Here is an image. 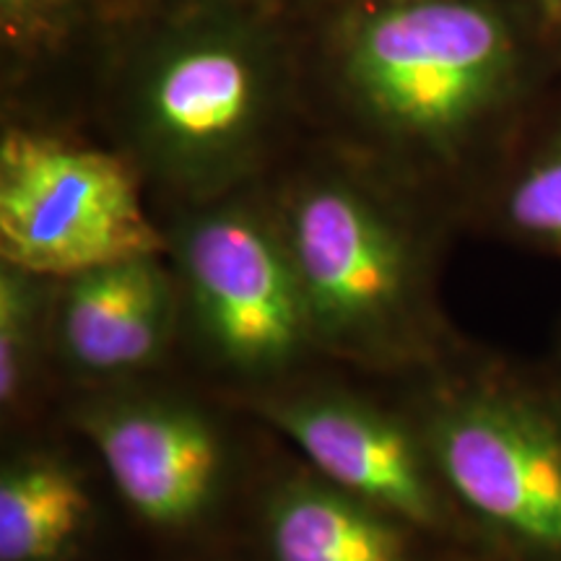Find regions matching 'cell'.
<instances>
[{"label": "cell", "mask_w": 561, "mask_h": 561, "mask_svg": "<svg viewBox=\"0 0 561 561\" xmlns=\"http://www.w3.org/2000/svg\"><path fill=\"white\" fill-rule=\"evenodd\" d=\"M32 273L3 265L0 276V401L13 405L26 382L37 339L39 294Z\"/></svg>", "instance_id": "12"}, {"label": "cell", "mask_w": 561, "mask_h": 561, "mask_svg": "<svg viewBox=\"0 0 561 561\" xmlns=\"http://www.w3.org/2000/svg\"><path fill=\"white\" fill-rule=\"evenodd\" d=\"M268 419L333 486L409 523L439 520L430 453L385 413L348 398L305 396L273 403Z\"/></svg>", "instance_id": "8"}, {"label": "cell", "mask_w": 561, "mask_h": 561, "mask_svg": "<svg viewBox=\"0 0 561 561\" xmlns=\"http://www.w3.org/2000/svg\"><path fill=\"white\" fill-rule=\"evenodd\" d=\"M172 307L157 255L76 273L60 299L62 351L89 371L140 369L164 351Z\"/></svg>", "instance_id": "9"}, {"label": "cell", "mask_w": 561, "mask_h": 561, "mask_svg": "<svg viewBox=\"0 0 561 561\" xmlns=\"http://www.w3.org/2000/svg\"><path fill=\"white\" fill-rule=\"evenodd\" d=\"M268 110L255 47L198 32L167 47L138 94V130L174 180L203 187L240 170Z\"/></svg>", "instance_id": "6"}, {"label": "cell", "mask_w": 561, "mask_h": 561, "mask_svg": "<svg viewBox=\"0 0 561 561\" xmlns=\"http://www.w3.org/2000/svg\"><path fill=\"white\" fill-rule=\"evenodd\" d=\"M284 242L318 339L356 354L403 346L416 322V263L377 203L322 182L294 201Z\"/></svg>", "instance_id": "4"}, {"label": "cell", "mask_w": 561, "mask_h": 561, "mask_svg": "<svg viewBox=\"0 0 561 561\" xmlns=\"http://www.w3.org/2000/svg\"><path fill=\"white\" fill-rule=\"evenodd\" d=\"M180 261L203 339L229 367L276 371L314 339L289 248L252 216H198Z\"/></svg>", "instance_id": "5"}, {"label": "cell", "mask_w": 561, "mask_h": 561, "mask_svg": "<svg viewBox=\"0 0 561 561\" xmlns=\"http://www.w3.org/2000/svg\"><path fill=\"white\" fill-rule=\"evenodd\" d=\"M510 39L494 13L455 0H419L375 13L356 32L348 76L385 128L450 146L500 96Z\"/></svg>", "instance_id": "1"}, {"label": "cell", "mask_w": 561, "mask_h": 561, "mask_svg": "<svg viewBox=\"0 0 561 561\" xmlns=\"http://www.w3.org/2000/svg\"><path fill=\"white\" fill-rule=\"evenodd\" d=\"M55 3H60V0H0V9H3L5 19H16V16H26V13L45 11Z\"/></svg>", "instance_id": "14"}, {"label": "cell", "mask_w": 561, "mask_h": 561, "mask_svg": "<svg viewBox=\"0 0 561 561\" xmlns=\"http://www.w3.org/2000/svg\"><path fill=\"white\" fill-rule=\"evenodd\" d=\"M434 473L476 520L536 561H561V405L510 382L442 398L426 432Z\"/></svg>", "instance_id": "3"}, {"label": "cell", "mask_w": 561, "mask_h": 561, "mask_svg": "<svg viewBox=\"0 0 561 561\" xmlns=\"http://www.w3.org/2000/svg\"><path fill=\"white\" fill-rule=\"evenodd\" d=\"M504 214L525 240L561 252V140L515 180Z\"/></svg>", "instance_id": "13"}, {"label": "cell", "mask_w": 561, "mask_h": 561, "mask_svg": "<svg viewBox=\"0 0 561 561\" xmlns=\"http://www.w3.org/2000/svg\"><path fill=\"white\" fill-rule=\"evenodd\" d=\"M164 242L133 174L112 153L39 133L0 144V255L32 276H62L159 255Z\"/></svg>", "instance_id": "2"}, {"label": "cell", "mask_w": 561, "mask_h": 561, "mask_svg": "<svg viewBox=\"0 0 561 561\" xmlns=\"http://www.w3.org/2000/svg\"><path fill=\"white\" fill-rule=\"evenodd\" d=\"M276 561H405V541L382 510L333 483H294L271 504Z\"/></svg>", "instance_id": "10"}, {"label": "cell", "mask_w": 561, "mask_h": 561, "mask_svg": "<svg viewBox=\"0 0 561 561\" xmlns=\"http://www.w3.org/2000/svg\"><path fill=\"white\" fill-rule=\"evenodd\" d=\"M79 476L45 455L13 460L0 476V561H55L87 525Z\"/></svg>", "instance_id": "11"}, {"label": "cell", "mask_w": 561, "mask_h": 561, "mask_svg": "<svg viewBox=\"0 0 561 561\" xmlns=\"http://www.w3.org/2000/svg\"><path fill=\"white\" fill-rule=\"evenodd\" d=\"M110 479L144 520L182 528L221 486L224 445L208 419L180 403H123L83 419Z\"/></svg>", "instance_id": "7"}]
</instances>
